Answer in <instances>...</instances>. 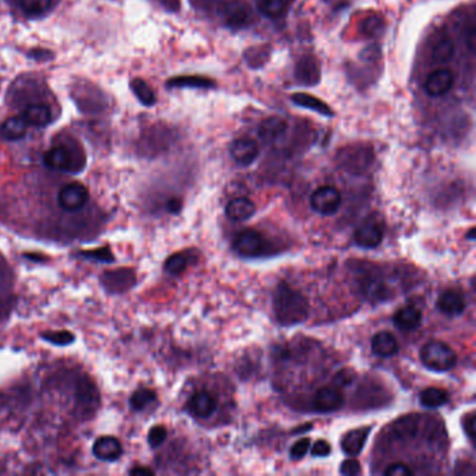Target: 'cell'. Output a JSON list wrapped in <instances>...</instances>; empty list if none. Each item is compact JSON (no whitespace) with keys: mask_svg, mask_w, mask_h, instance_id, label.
<instances>
[{"mask_svg":"<svg viewBox=\"0 0 476 476\" xmlns=\"http://www.w3.org/2000/svg\"><path fill=\"white\" fill-rule=\"evenodd\" d=\"M255 211H256L255 204L249 198H245V197H239V198L229 201L225 210L226 217L236 222L249 219L255 214Z\"/></svg>","mask_w":476,"mask_h":476,"instance_id":"17","label":"cell"},{"mask_svg":"<svg viewBox=\"0 0 476 476\" xmlns=\"http://www.w3.org/2000/svg\"><path fill=\"white\" fill-rule=\"evenodd\" d=\"M340 472L342 475H358L361 474V465L356 460L351 458V460H345L342 464H341V468H340Z\"/></svg>","mask_w":476,"mask_h":476,"instance_id":"36","label":"cell"},{"mask_svg":"<svg viewBox=\"0 0 476 476\" xmlns=\"http://www.w3.org/2000/svg\"><path fill=\"white\" fill-rule=\"evenodd\" d=\"M437 307L442 313L449 317H457L464 313L465 310V300L464 297L456 290H446L437 302Z\"/></svg>","mask_w":476,"mask_h":476,"instance_id":"14","label":"cell"},{"mask_svg":"<svg viewBox=\"0 0 476 476\" xmlns=\"http://www.w3.org/2000/svg\"><path fill=\"white\" fill-rule=\"evenodd\" d=\"M93 453L101 461H116L123 454L120 442L112 436L99 437L93 446Z\"/></svg>","mask_w":476,"mask_h":476,"instance_id":"12","label":"cell"},{"mask_svg":"<svg viewBox=\"0 0 476 476\" xmlns=\"http://www.w3.org/2000/svg\"><path fill=\"white\" fill-rule=\"evenodd\" d=\"M422 323V311L413 306L399 309L394 316V324L402 331H413Z\"/></svg>","mask_w":476,"mask_h":476,"instance_id":"15","label":"cell"},{"mask_svg":"<svg viewBox=\"0 0 476 476\" xmlns=\"http://www.w3.org/2000/svg\"><path fill=\"white\" fill-rule=\"evenodd\" d=\"M397 338L387 331L378 333L372 340V351L381 358H391L398 352Z\"/></svg>","mask_w":476,"mask_h":476,"instance_id":"16","label":"cell"},{"mask_svg":"<svg viewBox=\"0 0 476 476\" xmlns=\"http://www.w3.org/2000/svg\"><path fill=\"white\" fill-rule=\"evenodd\" d=\"M20 4L28 14H41L51 7L52 0H20Z\"/></svg>","mask_w":476,"mask_h":476,"instance_id":"29","label":"cell"},{"mask_svg":"<svg viewBox=\"0 0 476 476\" xmlns=\"http://www.w3.org/2000/svg\"><path fill=\"white\" fill-rule=\"evenodd\" d=\"M130 475L151 476L154 475V472H153L151 470H148V468H144V467H137V468H133V470L130 471Z\"/></svg>","mask_w":476,"mask_h":476,"instance_id":"38","label":"cell"},{"mask_svg":"<svg viewBox=\"0 0 476 476\" xmlns=\"http://www.w3.org/2000/svg\"><path fill=\"white\" fill-rule=\"evenodd\" d=\"M44 340L55 344V345H67L75 341V335L69 331H59V333H51V334H44Z\"/></svg>","mask_w":476,"mask_h":476,"instance_id":"31","label":"cell"},{"mask_svg":"<svg viewBox=\"0 0 476 476\" xmlns=\"http://www.w3.org/2000/svg\"><path fill=\"white\" fill-rule=\"evenodd\" d=\"M454 44L450 39H443L433 49V60L437 63H447L454 56Z\"/></svg>","mask_w":476,"mask_h":476,"instance_id":"24","label":"cell"},{"mask_svg":"<svg viewBox=\"0 0 476 476\" xmlns=\"http://www.w3.org/2000/svg\"><path fill=\"white\" fill-rule=\"evenodd\" d=\"M225 22L231 27H242L249 20V8L242 1H231L222 10Z\"/></svg>","mask_w":476,"mask_h":476,"instance_id":"18","label":"cell"},{"mask_svg":"<svg viewBox=\"0 0 476 476\" xmlns=\"http://www.w3.org/2000/svg\"><path fill=\"white\" fill-rule=\"evenodd\" d=\"M169 86H178V87H200V89H208L212 87L214 83H211L207 79L201 77H181V79H174Z\"/></svg>","mask_w":476,"mask_h":476,"instance_id":"30","label":"cell"},{"mask_svg":"<svg viewBox=\"0 0 476 476\" xmlns=\"http://www.w3.org/2000/svg\"><path fill=\"white\" fill-rule=\"evenodd\" d=\"M259 146L252 139H238L231 144V157L242 167L253 164L259 157Z\"/></svg>","mask_w":476,"mask_h":476,"instance_id":"8","label":"cell"},{"mask_svg":"<svg viewBox=\"0 0 476 476\" xmlns=\"http://www.w3.org/2000/svg\"><path fill=\"white\" fill-rule=\"evenodd\" d=\"M90 200L89 189L82 184H69L58 193V204L67 212H77Z\"/></svg>","mask_w":476,"mask_h":476,"instance_id":"3","label":"cell"},{"mask_svg":"<svg viewBox=\"0 0 476 476\" xmlns=\"http://www.w3.org/2000/svg\"><path fill=\"white\" fill-rule=\"evenodd\" d=\"M420 404L425 408H439L449 401V394L446 390L439 387H429L420 392Z\"/></svg>","mask_w":476,"mask_h":476,"instance_id":"22","label":"cell"},{"mask_svg":"<svg viewBox=\"0 0 476 476\" xmlns=\"http://www.w3.org/2000/svg\"><path fill=\"white\" fill-rule=\"evenodd\" d=\"M310 447V439H302L297 443H295L290 449V458L292 460H300L303 458Z\"/></svg>","mask_w":476,"mask_h":476,"instance_id":"33","label":"cell"},{"mask_svg":"<svg viewBox=\"0 0 476 476\" xmlns=\"http://www.w3.org/2000/svg\"><path fill=\"white\" fill-rule=\"evenodd\" d=\"M157 395L153 390H148V388H140L137 390L131 398H130V405L133 409L136 411H141L144 409L148 404H151L153 401H155Z\"/></svg>","mask_w":476,"mask_h":476,"instance_id":"25","label":"cell"},{"mask_svg":"<svg viewBox=\"0 0 476 476\" xmlns=\"http://www.w3.org/2000/svg\"><path fill=\"white\" fill-rule=\"evenodd\" d=\"M286 130V122L280 117V116H271V117H267L262 124H260V129H259V136L263 141H274L277 140L280 136L284 134V131Z\"/></svg>","mask_w":476,"mask_h":476,"instance_id":"19","label":"cell"},{"mask_svg":"<svg viewBox=\"0 0 476 476\" xmlns=\"http://www.w3.org/2000/svg\"><path fill=\"white\" fill-rule=\"evenodd\" d=\"M188 409L195 418H210L217 409V399L207 391H197L191 395L188 402Z\"/></svg>","mask_w":476,"mask_h":476,"instance_id":"11","label":"cell"},{"mask_svg":"<svg viewBox=\"0 0 476 476\" xmlns=\"http://www.w3.org/2000/svg\"><path fill=\"white\" fill-rule=\"evenodd\" d=\"M233 247L239 255H242L245 257H253V256H257L263 252L264 239L257 231L246 229L235 238Z\"/></svg>","mask_w":476,"mask_h":476,"instance_id":"6","label":"cell"},{"mask_svg":"<svg viewBox=\"0 0 476 476\" xmlns=\"http://www.w3.org/2000/svg\"><path fill=\"white\" fill-rule=\"evenodd\" d=\"M475 413H471L467 419H465V432L468 435V437L474 442V435H475Z\"/></svg>","mask_w":476,"mask_h":476,"instance_id":"37","label":"cell"},{"mask_svg":"<svg viewBox=\"0 0 476 476\" xmlns=\"http://www.w3.org/2000/svg\"><path fill=\"white\" fill-rule=\"evenodd\" d=\"M167 436H168V433H167V429L164 426H154L148 433V443H150L151 447L155 449L165 442Z\"/></svg>","mask_w":476,"mask_h":476,"instance_id":"32","label":"cell"},{"mask_svg":"<svg viewBox=\"0 0 476 476\" xmlns=\"http://www.w3.org/2000/svg\"><path fill=\"white\" fill-rule=\"evenodd\" d=\"M260 11L269 18H277L284 14L286 8V0H260Z\"/></svg>","mask_w":476,"mask_h":476,"instance_id":"26","label":"cell"},{"mask_svg":"<svg viewBox=\"0 0 476 476\" xmlns=\"http://www.w3.org/2000/svg\"><path fill=\"white\" fill-rule=\"evenodd\" d=\"M292 101L299 105V106H303L306 109H311V110H316L321 115H326V116H333V110L331 108L324 103L323 101H320L319 98H314V96H307V94H295L292 96Z\"/></svg>","mask_w":476,"mask_h":476,"instance_id":"23","label":"cell"},{"mask_svg":"<svg viewBox=\"0 0 476 476\" xmlns=\"http://www.w3.org/2000/svg\"><path fill=\"white\" fill-rule=\"evenodd\" d=\"M382 240V228L375 219L364 221L355 232V243L365 249H375Z\"/></svg>","mask_w":476,"mask_h":476,"instance_id":"7","label":"cell"},{"mask_svg":"<svg viewBox=\"0 0 476 476\" xmlns=\"http://www.w3.org/2000/svg\"><path fill=\"white\" fill-rule=\"evenodd\" d=\"M331 453V446L326 440H317L311 447L313 457H328Z\"/></svg>","mask_w":476,"mask_h":476,"instance_id":"35","label":"cell"},{"mask_svg":"<svg viewBox=\"0 0 476 476\" xmlns=\"http://www.w3.org/2000/svg\"><path fill=\"white\" fill-rule=\"evenodd\" d=\"M181 207H182V202L178 198H172L168 201V210L171 212H179Z\"/></svg>","mask_w":476,"mask_h":476,"instance_id":"39","label":"cell"},{"mask_svg":"<svg viewBox=\"0 0 476 476\" xmlns=\"http://www.w3.org/2000/svg\"><path fill=\"white\" fill-rule=\"evenodd\" d=\"M44 164L55 171L72 172L79 171V165L75 164L73 154L65 146H55L44 154Z\"/></svg>","mask_w":476,"mask_h":476,"instance_id":"5","label":"cell"},{"mask_svg":"<svg viewBox=\"0 0 476 476\" xmlns=\"http://www.w3.org/2000/svg\"><path fill=\"white\" fill-rule=\"evenodd\" d=\"M454 84V76L447 69H439L430 73L425 83V90L430 96H443L447 94Z\"/></svg>","mask_w":476,"mask_h":476,"instance_id":"10","label":"cell"},{"mask_svg":"<svg viewBox=\"0 0 476 476\" xmlns=\"http://www.w3.org/2000/svg\"><path fill=\"white\" fill-rule=\"evenodd\" d=\"M131 89L134 91V94L144 105H154L155 96L146 82H143L141 79H136V80L131 82Z\"/></svg>","mask_w":476,"mask_h":476,"instance_id":"27","label":"cell"},{"mask_svg":"<svg viewBox=\"0 0 476 476\" xmlns=\"http://www.w3.org/2000/svg\"><path fill=\"white\" fill-rule=\"evenodd\" d=\"M422 364L433 372H449L457 364V354L454 349L442 341H430L420 351Z\"/></svg>","mask_w":476,"mask_h":476,"instance_id":"2","label":"cell"},{"mask_svg":"<svg viewBox=\"0 0 476 476\" xmlns=\"http://www.w3.org/2000/svg\"><path fill=\"white\" fill-rule=\"evenodd\" d=\"M342 202V195L333 186H323L314 191L310 197L311 208L321 215L335 214Z\"/></svg>","mask_w":476,"mask_h":476,"instance_id":"4","label":"cell"},{"mask_svg":"<svg viewBox=\"0 0 476 476\" xmlns=\"http://www.w3.org/2000/svg\"><path fill=\"white\" fill-rule=\"evenodd\" d=\"M384 475L385 476H412L413 471L406 467L405 464H391L390 467H387L384 470Z\"/></svg>","mask_w":476,"mask_h":476,"instance_id":"34","label":"cell"},{"mask_svg":"<svg viewBox=\"0 0 476 476\" xmlns=\"http://www.w3.org/2000/svg\"><path fill=\"white\" fill-rule=\"evenodd\" d=\"M274 313L283 326H295L307 319L309 303L299 290L283 283L274 293Z\"/></svg>","mask_w":476,"mask_h":476,"instance_id":"1","label":"cell"},{"mask_svg":"<svg viewBox=\"0 0 476 476\" xmlns=\"http://www.w3.org/2000/svg\"><path fill=\"white\" fill-rule=\"evenodd\" d=\"M369 435H371V427H361V429L351 430L342 437L341 449L344 450L345 454L351 457H356L362 453Z\"/></svg>","mask_w":476,"mask_h":476,"instance_id":"13","label":"cell"},{"mask_svg":"<svg viewBox=\"0 0 476 476\" xmlns=\"http://www.w3.org/2000/svg\"><path fill=\"white\" fill-rule=\"evenodd\" d=\"M28 124L24 122L21 116H14L3 122L0 126V137L7 141L20 140L25 136Z\"/></svg>","mask_w":476,"mask_h":476,"instance_id":"20","label":"cell"},{"mask_svg":"<svg viewBox=\"0 0 476 476\" xmlns=\"http://www.w3.org/2000/svg\"><path fill=\"white\" fill-rule=\"evenodd\" d=\"M344 404V395L337 388L324 387L319 390L313 399V406L317 412L328 413L338 411Z\"/></svg>","mask_w":476,"mask_h":476,"instance_id":"9","label":"cell"},{"mask_svg":"<svg viewBox=\"0 0 476 476\" xmlns=\"http://www.w3.org/2000/svg\"><path fill=\"white\" fill-rule=\"evenodd\" d=\"M21 117L28 126H45L51 122V110L45 105H30L22 112Z\"/></svg>","mask_w":476,"mask_h":476,"instance_id":"21","label":"cell"},{"mask_svg":"<svg viewBox=\"0 0 476 476\" xmlns=\"http://www.w3.org/2000/svg\"><path fill=\"white\" fill-rule=\"evenodd\" d=\"M467 238H470L471 240H474L475 239V228H471L470 229V233H468V236Z\"/></svg>","mask_w":476,"mask_h":476,"instance_id":"40","label":"cell"},{"mask_svg":"<svg viewBox=\"0 0 476 476\" xmlns=\"http://www.w3.org/2000/svg\"><path fill=\"white\" fill-rule=\"evenodd\" d=\"M186 267H188V260H186L185 255H182V253L171 256L165 263V270L169 274H174V276L182 274L186 270Z\"/></svg>","mask_w":476,"mask_h":476,"instance_id":"28","label":"cell"}]
</instances>
